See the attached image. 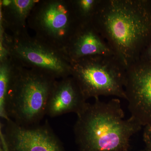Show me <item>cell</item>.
<instances>
[{"instance_id": "1", "label": "cell", "mask_w": 151, "mask_h": 151, "mask_svg": "<svg viewBox=\"0 0 151 151\" xmlns=\"http://www.w3.org/2000/svg\"><path fill=\"white\" fill-rule=\"evenodd\" d=\"M91 22L127 68L151 42V1L101 0Z\"/></svg>"}, {"instance_id": "2", "label": "cell", "mask_w": 151, "mask_h": 151, "mask_svg": "<svg viewBox=\"0 0 151 151\" xmlns=\"http://www.w3.org/2000/svg\"><path fill=\"white\" fill-rule=\"evenodd\" d=\"M73 133L78 151H129L130 140L142 125L125 118L118 98L108 102L94 99L77 114Z\"/></svg>"}, {"instance_id": "3", "label": "cell", "mask_w": 151, "mask_h": 151, "mask_svg": "<svg viewBox=\"0 0 151 151\" xmlns=\"http://www.w3.org/2000/svg\"><path fill=\"white\" fill-rule=\"evenodd\" d=\"M57 80L40 70L23 67L15 61L7 100L9 119L21 126L40 124L46 116L49 98Z\"/></svg>"}, {"instance_id": "4", "label": "cell", "mask_w": 151, "mask_h": 151, "mask_svg": "<svg viewBox=\"0 0 151 151\" xmlns=\"http://www.w3.org/2000/svg\"><path fill=\"white\" fill-rule=\"evenodd\" d=\"M0 45L23 67L35 69L61 79L71 76V60L64 50L45 42L27 31L9 34L0 27Z\"/></svg>"}, {"instance_id": "5", "label": "cell", "mask_w": 151, "mask_h": 151, "mask_svg": "<svg viewBox=\"0 0 151 151\" xmlns=\"http://www.w3.org/2000/svg\"><path fill=\"white\" fill-rule=\"evenodd\" d=\"M71 61V76L87 100L101 96L126 100L127 68L115 55H92Z\"/></svg>"}, {"instance_id": "6", "label": "cell", "mask_w": 151, "mask_h": 151, "mask_svg": "<svg viewBox=\"0 0 151 151\" xmlns=\"http://www.w3.org/2000/svg\"><path fill=\"white\" fill-rule=\"evenodd\" d=\"M81 24L72 0H39L27 20L35 37L63 50Z\"/></svg>"}, {"instance_id": "7", "label": "cell", "mask_w": 151, "mask_h": 151, "mask_svg": "<svg viewBox=\"0 0 151 151\" xmlns=\"http://www.w3.org/2000/svg\"><path fill=\"white\" fill-rule=\"evenodd\" d=\"M4 121L0 131L9 151H65L47 122L23 126L11 119Z\"/></svg>"}, {"instance_id": "8", "label": "cell", "mask_w": 151, "mask_h": 151, "mask_svg": "<svg viewBox=\"0 0 151 151\" xmlns=\"http://www.w3.org/2000/svg\"><path fill=\"white\" fill-rule=\"evenodd\" d=\"M125 91L131 116L142 125L150 124L151 60L140 59L127 68Z\"/></svg>"}, {"instance_id": "9", "label": "cell", "mask_w": 151, "mask_h": 151, "mask_svg": "<svg viewBox=\"0 0 151 151\" xmlns=\"http://www.w3.org/2000/svg\"><path fill=\"white\" fill-rule=\"evenodd\" d=\"M86 100L71 76L57 80L49 98L46 115L53 118L68 113L77 115L86 107Z\"/></svg>"}, {"instance_id": "10", "label": "cell", "mask_w": 151, "mask_h": 151, "mask_svg": "<svg viewBox=\"0 0 151 151\" xmlns=\"http://www.w3.org/2000/svg\"><path fill=\"white\" fill-rule=\"evenodd\" d=\"M70 60L98 55H115L92 22L82 23L65 47Z\"/></svg>"}, {"instance_id": "11", "label": "cell", "mask_w": 151, "mask_h": 151, "mask_svg": "<svg viewBox=\"0 0 151 151\" xmlns=\"http://www.w3.org/2000/svg\"><path fill=\"white\" fill-rule=\"evenodd\" d=\"M39 0H1L0 25L15 34L27 31V20Z\"/></svg>"}, {"instance_id": "12", "label": "cell", "mask_w": 151, "mask_h": 151, "mask_svg": "<svg viewBox=\"0 0 151 151\" xmlns=\"http://www.w3.org/2000/svg\"><path fill=\"white\" fill-rule=\"evenodd\" d=\"M15 61L9 55L0 59V117L4 121L9 120L6 103L12 78Z\"/></svg>"}, {"instance_id": "13", "label": "cell", "mask_w": 151, "mask_h": 151, "mask_svg": "<svg viewBox=\"0 0 151 151\" xmlns=\"http://www.w3.org/2000/svg\"><path fill=\"white\" fill-rule=\"evenodd\" d=\"M101 0H72L73 7L81 23L92 22Z\"/></svg>"}, {"instance_id": "14", "label": "cell", "mask_w": 151, "mask_h": 151, "mask_svg": "<svg viewBox=\"0 0 151 151\" xmlns=\"http://www.w3.org/2000/svg\"><path fill=\"white\" fill-rule=\"evenodd\" d=\"M144 134V138L146 144L147 145L150 151H151V125L147 126Z\"/></svg>"}, {"instance_id": "15", "label": "cell", "mask_w": 151, "mask_h": 151, "mask_svg": "<svg viewBox=\"0 0 151 151\" xmlns=\"http://www.w3.org/2000/svg\"><path fill=\"white\" fill-rule=\"evenodd\" d=\"M140 59L151 60V42L143 52Z\"/></svg>"}, {"instance_id": "16", "label": "cell", "mask_w": 151, "mask_h": 151, "mask_svg": "<svg viewBox=\"0 0 151 151\" xmlns=\"http://www.w3.org/2000/svg\"><path fill=\"white\" fill-rule=\"evenodd\" d=\"M0 143H1V147L2 148L4 151H9L8 148L7 147L6 145L5 140L2 134V133L0 132Z\"/></svg>"}, {"instance_id": "17", "label": "cell", "mask_w": 151, "mask_h": 151, "mask_svg": "<svg viewBox=\"0 0 151 151\" xmlns=\"http://www.w3.org/2000/svg\"><path fill=\"white\" fill-rule=\"evenodd\" d=\"M0 151H4V150H3L2 148L1 147H0Z\"/></svg>"}, {"instance_id": "18", "label": "cell", "mask_w": 151, "mask_h": 151, "mask_svg": "<svg viewBox=\"0 0 151 151\" xmlns=\"http://www.w3.org/2000/svg\"></svg>"}]
</instances>
